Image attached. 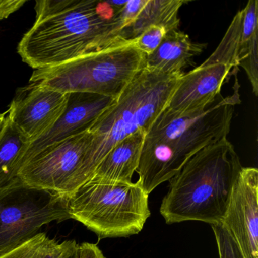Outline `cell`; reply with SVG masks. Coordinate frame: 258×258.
I'll use <instances>...</instances> for the list:
<instances>
[{"label": "cell", "mask_w": 258, "mask_h": 258, "mask_svg": "<svg viewBox=\"0 0 258 258\" xmlns=\"http://www.w3.org/2000/svg\"><path fill=\"white\" fill-rule=\"evenodd\" d=\"M243 10L229 25L218 47L199 67L184 74L160 118L191 114L205 109L221 95V89L232 69L238 66Z\"/></svg>", "instance_id": "cell-8"}, {"label": "cell", "mask_w": 258, "mask_h": 258, "mask_svg": "<svg viewBox=\"0 0 258 258\" xmlns=\"http://www.w3.org/2000/svg\"><path fill=\"white\" fill-rule=\"evenodd\" d=\"M75 255H74V256H72V258H75Z\"/></svg>", "instance_id": "cell-25"}, {"label": "cell", "mask_w": 258, "mask_h": 258, "mask_svg": "<svg viewBox=\"0 0 258 258\" xmlns=\"http://www.w3.org/2000/svg\"><path fill=\"white\" fill-rule=\"evenodd\" d=\"M125 1L40 0L18 52L34 70L49 69L127 43L118 13Z\"/></svg>", "instance_id": "cell-1"}, {"label": "cell", "mask_w": 258, "mask_h": 258, "mask_svg": "<svg viewBox=\"0 0 258 258\" xmlns=\"http://www.w3.org/2000/svg\"><path fill=\"white\" fill-rule=\"evenodd\" d=\"M242 167L227 138L198 152L169 180L160 207L165 223H221Z\"/></svg>", "instance_id": "cell-3"}, {"label": "cell", "mask_w": 258, "mask_h": 258, "mask_svg": "<svg viewBox=\"0 0 258 258\" xmlns=\"http://www.w3.org/2000/svg\"><path fill=\"white\" fill-rule=\"evenodd\" d=\"M218 249L219 258H244L229 231L221 223L211 225Z\"/></svg>", "instance_id": "cell-19"}, {"label": "cell", "mask_w": 258, "mask_h": 258, "mask_svg": "<svg viewBox=\"0 0 258 258\" xmlns=\"http://www.w3.org/2000/svg\"><path fill=\"white\" fill-rule=\"evenodd\" d=\"M164 28L151 26L137 38L132 40L133 44L145 55H152L161 44L166 34Z\"/></svg>", "instance_id": "cell-20"}, {"label": "cell", "mask_w": 258, "mask_h": 258, "mask_svg": "<svg viewBox=\"0 0 258 258\" xmlns=\"http://www.w3.org/2000/svg\"><path fill=\"white\" fill-rule=\"evenodd\" d=\"M185 4L182 0H148L138 17L123 31V37L134 40L151 26L161 27L166 32L179 30V11Z\"/></svg>", "instance_id": "cell-15"}, {"label": "cell", "mask_w": 258, "mask_h": 258, "mask_svg": "<svg viewBox=\"0 0 258 258\" xmlns=\"http://www.w3.org/2000/svg\"><path fill=\"white\" fill-rule=\"evenodd\" d=\"M146 134V131H139L117 143L99 163L89 180L108 184L132 183Z\"/></svg>", "instance_id": "cell-13"}, {"label": "cell", "mask_w": 258, "mask_h": 258, "mask_svg": "<svg viewBox=\"0 0 258 258\" xmlns=\"http://www.w3.org/2000/svg\"><path fill=\"white\" fill-rule=\"evenodd\" d=\"M238 87L230 96H219L205 109L172 118H158L146 133L136 184L149 195L170 180L198 152L227 138Z\"/></svg>", "instance_id": "cell-2"}, {"label": "cell", "mask_w": 258, "mask_h": 258, "mask_svg": "<svg viewBox=\"0 0 258 258\" xmlns=\"http://www.w3.org/2000/svg\"><path fill=\"white\" fill-rule=\"evenodd\" d=\"M26 1L22 0H0V21L7 19L19 10Z\"/></svg>", "instance_id": "cell-23"}, {"label": "cell", "mask_w": 258, "mask_h": 258, "mask_svg": "<svg viewBox=\"0 0 258 258\" xmlns=\"http://www.w3.org/2000/svg\"><path fill=\"white\" fill-rule=\"evenodd\" d=\"M6 114L7 112L4 113V114H0V131L2 130L3 126H4V122L6 120Z\"/></svg>", "instance_id": "cell-24"}, {"label": "cell", "mask_w": 258, "mask_h": 258, "mask_svg": "<svg viewBox=\"0 0 258 258\" xmlns=\"http://www.w3.org/2000/svg\"><path fill=\"white\" fill-rule=\"evenodd\" d=\"M75 258H105L97 244L84 242L78 244Z\"/></svg>", "instance_id": "cell-22"}, {"label": "cell", "mask_w": 258, "mask_h": 258, "mask_svg": "<svg viewBox=\"0 0 258 258\" xmlns=\"http://www.w3.org/2000/svg\"><path fill=\"white\" fill-rule=\"evenodd\" d=\"M23 97L12 102L9 115L30 143L49 132L66 109L69 93L31 84Z\"/></svg>", "instance_id": "cell-12"}, {"label": "cell", "mask_w": 258, "mask_h": 258, "mask_svg": "<svg viewBox=\"0 0 258 258\" xmlns=\"http://www.w3.org/2000/svg\"><path fill=\"white\" fill-rule=\"evenodd\" d=\"M71 218L99 238H123L143 230L151 215L149 195L137 184L88 180L68 198Z\"/></svg>", "instance_id": "cell-6"}, {"label": "cell", "mask_w": 258, "mask_h": 258, "mask_svg": "<svg viewBox=\"0 0 258 258\" xmlns=\"http://www.w3.org/2000/svg\"><path fill=\"white\" fill-rule=\"evenodd\" d=\"M183 74H164L145 67L90 132L92 141L81 169L83 183L117 143L139 131H149L167 106Z\"/></svg>", "instance_id": "cell-4"}, {"label": "cell", "mask_w": 258, "mask_h": 258, "mask_svg": "<svg viewBox=\"0 0 258 258\" xmlns=\"http://www.w3.org/2000/svg\"><path fill=\"white\" fill-rule=\"evenodd\" d=\"M69 94L64 112L49 132L30 143L20 168L45 148L90 131L99 117L117 100L91 93Z\"/></svg>", "instance_id": "cell-11"}, {"label": "cell", "mask_w": 258, "mask_h": 258, "mask_svg": "<svg viewBox=\"0 0 258 258\" xmlns=\"http://www.w3.org/2000/svg\"><path fill=\"white\" fill-rule=\"evenodd\" d=\"M91 141L88 131L51 145L23 164L17 177L31 188L68 199L84 184L81 169Z\"/></svg>", "instance_id": "cell-9"}, {"label": "cell", "mask_w": 258, "mask_h": 258, "mask_svg": "<svg viewBox=\"0 0 258 258\" xmlns=\"http://www.w3.org/2000/svg\"><path fill=\"white\" fill-rule=\"evenodd\" d=\"M69 219L67 198L16 178L0 187V256L37 235L44 225Z\"/></svg>", "instance_id": "cell-7"}, {"label": "cell", "mask_w": 258, "mask_h": 258, "mask_svg": "<svg viewBox=\"0 0 258 258\" xmlns=\"http://www.w3.org/2000/svg\"><path fill=\"white\" fill-rule=\"evenodd\" d=\"M30 141L6 117L0 131V187L17 178L24 155Z\"/></svg>", "instance_id": "cell-16"}, {"label": "cell", "mask_w": 258, "mask_h": 258, "mask_svg": "<svg viewBox=\"0 0 258 258\" xmlns=\"http://www.w3.org/2000/svg\"><path fill=\"white\" fill-rule=\"evenodd\" d=\"M78 245L74 240L58 242L39 233L0 258H72Z\"/></svg>", "instance_id": "cell-17"}, {"label": "cell", "mask_w": 258, "mask_h": 258, "mask_svg": "<svg viewBox=\"0 0 258 258\" xmlns=\"http://www.w3.org/2000/svg\"><path fill=\"white\" fill-rule=\"evenodd\" d=\"M147 55L132 40L49 69L34 70L30 82L64 93L117 99L146 66Z\"/></svg>", "instance_id": "cell-5"}, {"label": "cell", "mask_w": 258, "mask_h": 258, "mask_svg": "<svg viewBox=\"0 0 258 258\" xmlns=\"http://www.w3.org/2000/svg\"><path fill=\"white\" fill-rule=\"evenodd\" d=\"M147 3L148 0L126 1V4L120 9L118 13L119 19L124 25L125 29L132 25Z\"/></svg>", "instance_id": "cell-21"}, {"label": "cell", "mask_w": 258, "mask_h": 258, "mask_svg": "<svg viewBox=\"0 0 258 258\" xmlns=\"http://www.w3.org/2000/svg\"><path fill=\"white\" fill-rule=\"evenodd\" d=\"M244 258H258V170L242 167L222 220Z\"/></svg>", "instance_id": "cell-10"}, {"label": "cell", "mask_w": 258, "mask_h": 258, "mask_svg": "<svg viewBox=\"0 0 258 258\" xmlns=\"http://www.w3.org/2000/svg\"><path fill=\"white\" fill-rule=\"evenodd\" d=\"M206 46L193 42L179 30L168 31L158 49L147 56L146 67L164 74H183L184 69L195 66V57L202 54Z\"/></svg>", "instance_id": "cell-14"}, {"label": "cell", "mask_w": 258, "mask_h": 258, "mask_svg": "<svg viewBox=\"0 0 258 258\" xmlns=\"http://www.w3.org/2000/svg\"><path fill=\"white\" fill-rule=\"evenodd\" d=\"M238 64L246 72L255 96L258 95V36L247 44L239 46Z\"/></svg>", "instance_id": "cell-18"}]
</instances>
